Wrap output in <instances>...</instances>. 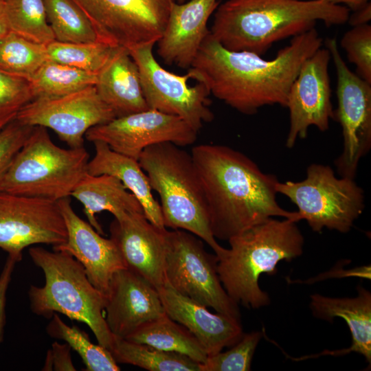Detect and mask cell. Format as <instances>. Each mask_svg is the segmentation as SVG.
Returning <instances> with one entry per match:
<instances>
[{
	"label": "cell",
	"mask_w": 371,
	"mask_h": 371,
	"mask_svg": "<svg viewBox=\"0 0 371 371\" xmlns=\"http://www.w3.org/2000/svg\"><path fill=\"white\" fill-rule=\"evenodd\" d=\"M350 10L326 0H227L218 5L211 36L231 51L259 56L276 42L315 27L347 22Z\"/></svg>",
	"instance_id": "cell-3"
},
{
	"label": "cell",
	"mask_w": 371,
	"mask_h": 371,
	"mask_svg": "<svg viewBox=\"0 0 371 371\" xmlns=\"http://www.w3.org/2000/svg\"><path fill=\"white\" fill-rule=\"evenodd\" d=\"M29 255L45 276L43 286L30 287L32 311L46 318L61 313L85 323L98 344L110 351L114 335L104 318L105 295L90 282L81 263L66 251L41 247H30Z\"/></svg>",
	"instance_id": "cell-6"
},
{
	"label": "cell",
	"mask_w": 371,
	"mask_h": 371,
	"mask_svg": "<svg viewBox=\"0 0 371 371\" xmlns=\"http://www.w3.org/2000/svg\"><path fill=\"white\" fill-rule=\"evenodd\" d=\"M116 116L100 98L95 86L58 97L36 98L27 104L15 120L21 124L53 130L69 148L84 146L91 128Z\"/></svg>",
	"instance_id": "cell-13"
},
{
	"label": "cell",
	"mask_w": 371,
	"mask_h": 371,
	"mask_svg": "<svg viewBox=\"0 0 371 371\" xmlns=\"http://www.w3.org/2000/svg\"><path fill=\"white\" fill-rule=\"evenodd\" d=\"M100 38L128 49L156 44L175 0H73Z\"/></svg>",
	"instance_id": "cell-12"
},
{
	"label": "cell",
	"mask_w": 371,
	"mask_h": 371,
	"mask_svg": "<svg viewBox=\"0 0 371 371\" xmlns=\"http://www.w3.org/2000/svg\"><path fill=\"white\" fill-rule=\"evenodd\" d=\"M67 231L58 201L0 192V248L22 258L24 249L66 242Z\"/></svg>",
	"instance_id": "cell-14"
},
{
	"label": "cell",
	"mask_w": 371,
	"mask_h": 371,
	"mask_svg": "<svg viewBox=\"0 0 371 371\" xmlns=\"http://www.w3.org/2000/svg\"><path fill=\"white\" fill-rule=\"evenodd\" d=\"M154 45L128 49L138 67L148 109L179 117L199 132L204 123L214 120L209 90L201 82L190 86L188 73L180 76L163 68L153 55Z\"/></svg>",
	"instance_id": "cell-11"
},
{
	"label": "cell",
	"mask_w": 371,
	"mask_h": 371,
	"mask_svg": "<svg viewBox=\"0 0 371 371\" xmlns=\"http://www.w3.org/2000/svg\"><path fill=\"white\" fill-rule=\"evenodd\" d=\"M197 133L179 117L149 109L95 126L87 131L85 138L92 143L104 142L113 150L138 161L151 145L171 142L189 146L195 142Z\"/></svg>",
	"instance_id": "cell-15"
},
{
	"label": "cell",
	"mask_w": 371,
	"mask_h": 371,
	"mask_svg": "<svg viewBox=\"0 0 371 371\" xmlns=\"http://www.w3.org/2000/svg\"><path fill=\"white\" fill-rule=\"evenodd\" d=\"M190 153L203 183L215 238L228 240L270 218L299 221L297 212L279 205L276 175L263 172L244 153L218 144H199Z\"/></svg>",
	"instance_id": "cell-2"
},
{
	"label": "cell",
	"mask_w": 371,
	"mask_h": 371,
	"mask_svg": "<svg viewBox=\"0 0 371 371\" xmlns=\"http://www.w3.org/2000/svg\"><path fill=\"white\" fill-rule=\"evenodd\" d=\"M109 230L127 268L157 290L162 287L166 282V228L156 227L144 213L134 212L119 221L114 218Z\"/></svg>",
	"instance_id": "cell-19"
},
{
	"label": "cell",
	"mask_w": 371,
	"mask_h": 371,
	"mask_svg": "<svg viewBox=\"0 0 371 371\" xmlns=\"http://www.w3.org/2000/svg\"><path fill=\"white\" fill-rule=\"evenodd\" d=\"M104 295V318L115 337L125 339L143 324L166 314L158 291L128 268L113 275Z\"/></svg>",
	"instance_id": "cell-17"
},
{
	"label": "cell",
	"mask_w": 371,
	"mask_h": 371,
	"mask_svg": "<svg viewBox=\"0 0 371 371\" xmlns=\"http://www.w3.org/2000/svg\"><path fill=\"white\" fill-rule=\"evenodd\" d=\"M276 188L297 207L299 221L315 232L327 228L347 233L365 207L363 190L355 179L337 177L327 165L312 164L304 179L278 181Z\"/></svg>",
	"instance_id": "cell-8"
},
{
	"label": "cell",
	"mask_w": 371,
	"mask_h": 371,
	"mask_svg": "<svg viewBox=\"0 0 371 371\" xmlns=\"http://www.w3.org/2000/svg\"><path fill=\"white\" fill-rule=\"evenodd\" d=\"M32 128L14 120L0 131V184Z\"/></svg>",
	"instance_id": "cell-37"
},
{
	"label": "cell",
	"mask_w": 371,
	"mask_h": 371,
	"mask_svg": "<svg viewBox=\"0 0 371 371\" xmlns=\"http://www.w3.org/2000/svg\"><path fill=\"white\" fill-rule=\"evenodd\" d=\"M315 28L292 38L271 60L255 53L231 51L207 34L188 69L217 99L245 115L264 106H286L290 88L303 63L322 47Z\"/></svg>",
	"instance_id": "cell-1"
},
{
	"label": "cell",
	"mask_w": 371,
	"mask_h": 371,
	"mask_svg": "<svg viewBox=\"0 0 371 371\" xmlns=\"http://www.w3.org/2000/svg\"><path fill=\"white\" fill-rule=\"evenodd\" d=\"M11 32L34 43L47 45L54 41L43 0H4Z\"/></svg>",
	"instance_id": "cell-31"
},
{
	"label": "cell",
	"mask_w": 371,
	"mask_h": 371,
	"mask_svg": "<svg viewBox=\"0 0 371 371\" xmlns=\"http://www.w3.org/2000/svg\"><path fill=\"white\" fill-rule=\"evenodd\" d=\"M110 352L118 363L149 371H200L199 363L186 355L115 336Z\"/></svg>",
	"instance_id": "cell-27"
},
{
	"label": "cell",
	"mask_w": 371,
	"mask_h": 371,
	"mask_svg": "<svg viewBox=\"0 0 371 371\" xmlns=\"http://www.w3.org/2000/svg\"><path fill=\"white\" fill-rule=\"evenodd\" d=\"M95 87L100 98L113 110L116 117L149 109L138 67L125 47H115L98 73Z\"/></svg>",
	"instance_id": "cell-22"
},
{
	"label": "cell",
	"mask_w": 371,
	"mask_h": 371,
	"mask_svg": "<svg viewBox=\"0 0 371 371\" xmlns=\"http://www.w3.org/2000/svg\"><path fill=\"white\" fill-rule=\"evenodd\" d=\"M297 222L270 218L228 240L230 247L218 258L217 272L228 295L247 308L270 304L259 286L260 275H273L281 260L301 256L304 236Z\"/></svg>",
	"instance_id": "cell-4"
},
{
	"label": "cell",
	"mask_w": 371,
	"mask_h": 371,
	"mask_svg": "<svg viewBox=\"0 0 371 371\" xmlns=\"http://www.w3.org/2000/svg\"><path fill=\"white\" fill-rule=\"evenodd\" d=\"M326 47L337 74L338 105L334 119L341 126L344 139L343 151L335 166L341 177L355 179L361 159L371 148V84L349 69L336 38H328Z\"/></svg>",
	"instance_id": "cell-10"
},
{
	"label": "cell",
	"mask_w": 371,
	"mask_h": 371,
	"mask_svg": "<svg viewBox=\"0 0 371 371\" xmlns=\"http://www.w3.org/2000/svg\"><path fill=\"white\" fill-rule=\"evenodd\" d=\"M18 262L19 260L16 257L8 255L0 273V343L3 340V329L5 323L6 294L15 265Z\"/></svg>",
	"instance_id": "cell-38"
},
{
	"label": "cell",
	"mask_w": 371,
	"mask_h": 371,
	"mask_svg": "<svg viewBox=\"0 0 371 371\" xmlns=\"http://www.w3.org/2000/svg\"><path fill=\"white\" fill-rule=\"evenodd\" d=\"M328 2L346 6L349 10L355 11L365 5L369 0H326Z\"/></svg>",
	"instance_id": "cell-42"
},
{
	"label": "cell",
	"mask_w": 371,
	"mask_h": 371,
	"mask_svg": "<svg viewBox=\"0 0 371 371\" xmlns=\"http://www.w3.org/2000/svg\"><path fill=\"white\" fill-rule=\"evenodd\" d=\"M46 45L10 32L0 40V69L29 80L48 60Z\"/></svg>",
	"instance_id": "cell-32"
},
{
	"label": "cell",
	"mask_w": 371,
	"mask_h": 371,
	"mask_svg": "<svg viewBox=\"0 0 371 371\" xmlns=\"http://www.w3.org/2000/svg\"><path fill=\"white\" fill-rule=\"evenodd\" d=\"M70 348L67 344L54 342L52 350L48 351L45 370H76L71 360Z\"/></svg>",
	"instance_id": "cell-39"
},
{
	"label": "cell",
	"mask_w": 371,
	"mask_h": 371,
	"mask_svg": "<svg viewBox=\"0 0 371 371\" xmlns=\"http://www.w3.org/2000/svg\"><path fill=\"white\" fill-rule=\"evenodd\" d=\"M197 237L183 229L167 230L166 282L182 295L240 320L238 304L219 279L216 255L208 253Z\"/></svg>",
	"instance_id": "cell-9"
},
{
	"label": "cell",
	"mask_w": 371,
	"mask_h": 371,
	"mask_svg": "<svg viewBox=\"0 0 371 371\" xmlns=\"http://www.w3.org/2000/svg\"><path fill=\"white\" fill-rule=\"evenodd\" d=\"M98 74L46 61L29 79L34 98L58 97L95 86Z\"/></svg>",
	"instance_id": "cell-28"
},
{
	"label": "cell",
	"mask_w": 371,
	"mask_h": 371,
	"mask_svg": "<svg viewBox=\"0 0 371 371\" xmlns=\"http://www.w3.org/2000/svg\"><path fill=\"white\" fill-rule=\"evenodd\" d=\"M47 334L65 341L81 357L87 371L120 370L111 352L92 343L89 336L76 326H69L54 313L47 326Z\"/></svg>",
	"instance_id": "cell-30"
},
{
	"label": "cell",
	"mask_w": 371,
	"mask_h": 371,
	"mask_svg": "<svg viewBox=\"0 0 371 371\" xmlns=\"http://www.w3.org/2000/svg\"><path fill=\"white\" fill-rule=\"evenodd\" d=\"M175 2L178 3H184L186 2V0H175Z\"/></svg>",
	"instance_id": "cell-43"
},
{
	"label": "cell",
	"mask_w": 371,
	"mask_h": 371,
	"mask_svg": "<svg viewBox=\"0 0 371 371\" xmlns=\"http://www.w3.org/2000/svg\"><path fill=\"white\" fill-rule=\"evenodd\" d=\"M58 201L65 219L67 238L54 249L70 254L84 267L92 284L106 294L113 275L127 268L115 242L105 238L74 210L70 197Z\"/></svg>",
	"instance_id": "cell-18"
},
{
	"label": "cell",
	"mask_w": 371,
	"mask_h": 371,
	"mask_svg": "<svg viewBox=\"0 0 371 371\" xmlns=\"http://www.w3.org/2000/svg\"><path fill=\"white\" fill-rule=\"evenodd\" d=\"M262 336L258 331L243 334L241 339L231 348L208 356L199 363L200 371H248L256 348Z\"/></svg>",
	"instance_id": "cell-34"
},
{
	"label": "cell",
	"mask_w": 371,
	"mask_h": 371,
	"mask_svg": "<svg viewBox=\"0 0 371 371\" xmlns=\"http://www.w3.org/2000/svg\"><path fill=\"white\" fill-rule=\"evenodd\" d=\"M328 49L320 47L302 64L288 95L289 130L286 146L291 148L297 139L307 137L308 128L316 126L326 131L334 119L331 102Z\"/></svg>",
	"instance_id": "cell-16"
},
{
	"label": "cell",
	"mask_w": 371,
	"mask_h": 371,
	"mask_svg": "<svg viewBox=\"0 0 371 371\" xmlns=\"http://www.w3.org/2000/svg\"><path fill=\"white\" fill-rule=\"evenodd\" d=\"M371 19V3L368 1L349 15L348 22L352 27L368 24Z\"/></svg>",
	"instance_id": "cell-40"
},
{
	"label": "cell",
	"mask_w": 371,
	"mask_h": 371,
	"mask_svg": "<svg viewBox=\"0 0 371 371\" xmlns=\"http://www.w3.org/2000/svg\"><path fill=\"white\" fill-rule=\"evenodd\" d=\"M340 44L348 60L355 65L357 74L371 84V25L352 27L344 34Z\"/></svg>",
	"instance_id": "cell-36"
},
{
	"label": "cell",
	"mask_w": 371,
	"mask_h": 371,
	"mask_svg": "<svg viewBox=\"0 0 371 371\" xmlns=\"http://www.w3.org/2000/svg\"><path fill=\"white\" fill-rule=\"evenodd\" d=\"M71 196L83 205L88 223L101 235H104L95 215L108 211L114 218L121 220L130 213H144L137 199L120 180L109 175L87 173L71 192Z\"/></svg>",
	"instance_id": "cell-24"
},
{
	"label": "cell",
	"mask_w": 371,
	"mask_h": 371,
	"mask_svg": "<svg viewBox=\"0 0 371 371\" xmlns=\"http://www.w3.org/2000/svg\"><path fill=\"white\" fill-rule=\"evenodd\" d=\"M43 1L56 41L64 43L102 41L89 18L73 0Z\"/></svg>",
	"instance_id": "cell-29"
},
{
	"label": "cell",
	"mask_w": 371,
	"mask_h": 371,
	"mask_svg": "<svg viewBox=\"0 0 371 371\" xmlns=\"http://www.w3.org/2000/svg\"><path fill=\"white\" fill-rule=\"evenodd\" d=\"M93 144L95 154L89 161L88 173L117 178L137 199L146 218L156 227L166 228L160 205L153 195L148 177L139 161L113 150L104 142L95 141Z\"/></svg>",
	"instance_id": "cell-25"
},
{
	"label": "cell",
	"mask_w": 371,
	"mask_h": 371,
	"mask_svg": "<svg viewBox=\"0 0 371 371\" xmlns=\"http://www.w3.org/2000/svg\"><path fill=\"white\" fill-rule=\"evenodd\" d=\"M217 0H190L171 6L167 23L156 43L157 54L168 65L189 69L210 32L207 21Z\"/></svg>",
	"instance_id": "cell-20"
},
{
	"label": "cell",
	"mask_w": 371,
	"mask_h": 371,
	"mask_svg": "<svg viewBox=\"0 0 371 371\" xmlns=\"http://www.w3.org/2000/svg\"><path fill=\"white\" fill-rule=\"evenodd\" d=\"M156 348L186 355L201 363L207 355L196 338L183 325L166 314L151 320L125 338Z\"/></svg>",
	"instance_id": "cell-26"
},
{
	"label": "cell",
	"mask_w": 371,
	"mask_h": 371,
	"mask_svg": "<svg viewBox=\"0 0 371 371\" xmlns=\"http://www.w3.org/2000/svg\"><path fill=\"white\" fill-rule=\"evenodd\" d=\"M157 291L166 315L196 338L207 357L234 346L243 337L240 320L210 312L207 307L179 293L166 282Z\"/></svg>",
	"instance_id": "cell-21"
},
{
	"label": "cell",
	"mask_w": 371,
	"mask_h": 371,
	"mask_svg": "<svg viewBox=\"0 0 371 371\" xmlns=\"http://www.w3.org/2000/svg\"><path fill=\"white\" fill-rule=\"evenodd\" d=\"M34 99L30 81L0 69V131Z\"/></svg>",
	"instance_id": "cell-35"
},
{
	"label": "cell",
	"mask_w": 371,
	"mask_h": 371,
	"mask_svg": "<svg viewBox=\"0 0 371 371\" xmlns=\"http://www.w3.org/2000/svg\"><path fill=\"white\" fill-rule=\"evenodd\" d=\"M117 46L102 41L93 43L54 41L46 45L48 60L97 74Z\"/></svg>",
	"instance_id": "cell-33"
},
{
	"label": "cell",
	"mask_w": 371,
	"mask_h": 371,
	"mask_svg": "<svg viewBox=\"0 0 371 371\" xmlns=\"http://www.w3.org/2000/svg\"><path fill=\"white\" fill-rule=\"evenodd\" d=\"M11 32L8 23L4 0H0V40Z\"/></svg>",
	"instance_id": "cell-41"
},
{
	"label": "cell",
	"mask_w": 371,
	"mask_h": 371,
	"mask_svg": "<svg viewBox=\"0 0 371 371\" xmlns=\"http://www.w3.org/2000/svg\"><path fill=\"white\" fill-rule=\"evenodd\" d=\"M310 307L313 315L321 319L331 321L335 317L344 319L352 335L350 347L330 352L341 355L357 352L371 362V293L359 286L355 297H330L314 294L311 296Z\"/></svg>",
	"instance_id": "cell-23"
},
{
	"label": "cell",
	"mask_w": 371,
	"mask_h": 371,
	"mask_svg": "<svg viewBox=\"0 0 371 371\" xmlns=\"http://www.w3.org/2000/svg\"><path fill=\"white\" fill-rule=\"evenodd\" d=\"M89 155L83 146L60 148L46 128L33 126L0 184V192L54 201L70 197L88 172Z\"/></svg>",
	"instance_id": "cell-7"
},
{
	"label": "cell",
	"mask_w": 371,
	"mask_h": 371,
	"mask_svg": "<svg viewBox=\"0 0 371 371\" xmlns=\"http://www.w3.org/2000/svg\"><path fill=\"white\" fill-rule=\"evenodd\" d=\"M139 164L160 198L165 227L188 231L205 242L220 258L226 248L214 236L203 183L191 153L171 142L145 148Z\"/></svg>",
	"instance_id": "cell-5"
}]
</instances>
